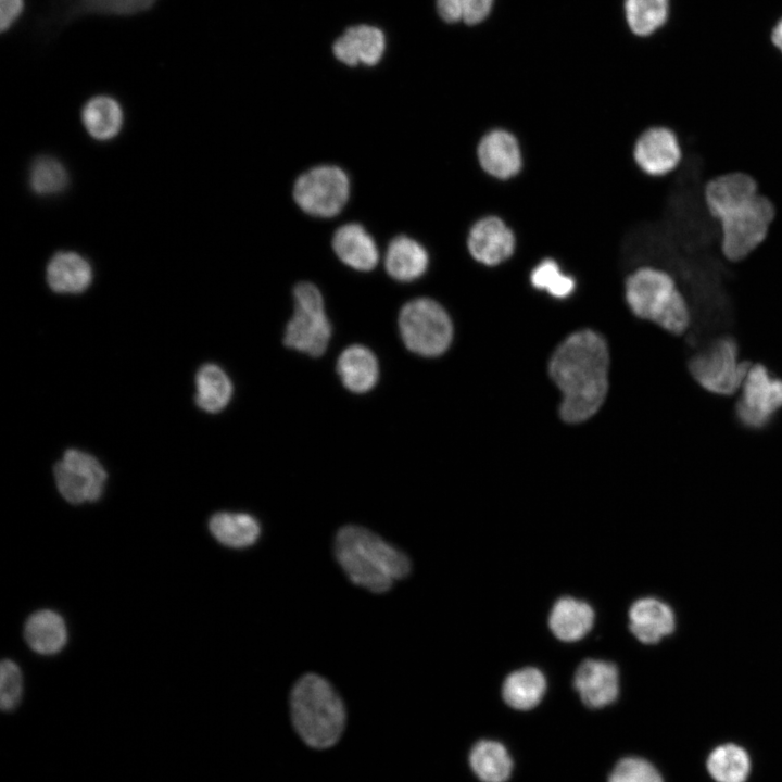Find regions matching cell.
<instances>
[{
	"label": "cell",
	"instance_id": "1",
	"mask_svg": "<svg viewBox=\"0 0 782 782\" xmlns=\"http://www.w3.org/2000/svg\"><path fill=\"white\" fill-rule=\"evenodd\" d=\"M608 373L609 350L598 332L578 330L557 345L548 375L560 391L558 412L565 422H583L600 411L608 393Z\"/></svg>",
	"mask_w": 782,
	"mask_h": 782
},
{
	"label": "cell",
	"instance_id": "2",
	"mask_svg": "<svg viewBox=\"0 0 782 782\" xmlns=\"http://www.w3.org/2000/svg\"><path fill=\"white\" fill-rule=\"evenodd\" d=\"M335 556L356 585L374 593L389 591L393 582L411 572V560L401 550L361 526L340 528L333 543Z\"/></svg>",
	"mask_w": 782,
	"mask_h": 782
},
{
	"label": "cell",
	"instance_id": "3",
	"mask_svg": "<svg viewBox=\"0 0 782 782\" xmlns=\"http://www.w3.org/2000/svg\"><path fill=\"white\" fill-rule=\"evenodd\" d=\"M622 295L630 312L661 329L682 335L691 323V304L676 277L667 269L641 265L623 279Z\"/></svg>",
	"mask_w": 782,
	"mask_h": 782
},
{
	"label": "cell",
	"instance_id": "4",
	"mask_svg": "<svg viewBox=\"0 0 782 782\" xmlns=\"http://www.w3.org/2000/svg\"><path fill=\"white\" fill-rule=\"evenodd\" d=\"M290 714L297 733L316 748L332 746L345 724V708L339 693L316 673H306L294 683Z\"/></svg>",
	"mask_w": 782,
	"mask_h": 782
},
{
	"label": "cell",
	"instance_id": "5",
	"mask_svg": "<svg viewBox=\"0 0 782 782\" xmlns=\"http://www.w3.org/2000/svg\"><path fill=\"white\" fill-rule=\"evenodd\" d=\"M399 328L406 348L421 356H439L451 345L453 324L446 310L431 298H416L400 311Z\"/></svg>",
	"mask_w": 782,
	"mask_h": 782
},
{
	"label": "cell",
	"instance_id": "6",
	"mask_svg": "<svg viewBox=\"0 0 782 782\" xmlns=\"http://www.w3.org/2000/svg\"><path fill=\"white\" fill-rule=\"evenodd\" d=\"M774 215L773 203L758 193L747 204L718 220L723 256L730 262H739L754 253L768 237Z\"/></svg>",
	"mask_w": 782,
	"mask_h": 782
},
{
	"label": "cell",
	"instance_id": "7",
	"mask_svg": "<svg viewBox=\"0 0 782 782\" xmlns=\"http://www.w3.org/2000/svg\"><path fill=\"white\" fill-rule=\"evenodd\" d=\"M293 299L294 312L286 326L283 343L299 352L319 356L331 337L323 295L315 285L303 281L294 287Z\"/></svg>",
	"mask_w": 782,
	"mask_h": 782
},
{
	"label": "cell",
	"instance_id": "8",
	"mask_svg": "<svg viewBox=\"0 0 782 782\" xmlns=\"http://www.w3.org/2000/svg\"><path fill=\"white\" fill-rule=\"evenodd\" d=\"M346 173L336 165H318L301 174L293 185V200L308 215L329 218L338 215L350 197Z\"/></svg>",
	"mask_w": 782,
	"mask_h": 782
},
{
	"label": "cell",
	"instance_id": "9",
	"mask_svg": "<svg viewBox=\"0 0 782 782\" xmlns=\"http://www.w3.org/2000/svg\"><path fill=\"white\" fill-rule=\"evenodd\" d=\"M751 364L740 360L734 339L721 337L690 362V373L706 391L732 395L740 390Z\"/></svg>",
	"mask_w": 782,
	"mask_h": 782
},
{
	"label": "cell",
	"instance_id": "10",
	"mask_svg": "<svg viewBox=\"0 0 782 782\" xmlns=\"http://www.w3.org/2000/svg\"><path fill=\"white\" fill-rule=\"evenodd\" d=\"M160 0H50L46 13L39 18L42 37L52 38L64 27L81 17H129L147 13Z\"/></svg>",
	"mask_w": 782,
	"mask_h": 782
},
{
	"label": "cell",
	"instance_id": "11",
	"mask_svg": "<svg viewBox=\"0 0 782 782\" xmlns=\"http://www.w3.org/2000/svg\"><path fill=\"white\" fill-rule=\"evenodd\" d=\"M740 391L736 417L747 428H764L782 409V379L761 364L749 365Z\"/></svg>",
	"mask_w": 782,
	"mask_h": 782
},
{
	"label": "cell",
	"instance_id": "12",
	"mask_svg": "<svg viewBox=\"0 0 782 782\" xmlns=\"http://www.w3.org/2000/svg\"><path fill=\"white\" fill-rule=\"evenodd\" d=\"M56 488L71 504L98 501L104 490L106 472L92 455L70 449L53 467Z\"/></svg>",
	"mask_w": 782,
	"mask_h": 782
},
{
	"label": "cell",
	"instance_id": "13",
	"mask_svg": "<svg viewBox=\"0 0 782 782\" xmlns=\"http://www.w3.org/2000/svg\"><path fill=\"white\" fill-rule=\"evenodd\" d=\"M465 243L475 263L485 268H497L514 257L518 239L514 228L502 216L487 214L469 226Z\"/></svg>",
	"mask_w": 782,
	"mask_h": 782
},
{
	"label": "cell",
	"instance_id": "14",
	"mask_svg": "<svg viewBox=\"0 0 782 782\" xmlns=\"http://www.w3.org/2000/svg\"><path fill=\"white\" fill-rule=\"evenodd\" d=\"M476 159L482 173L500 182L514 180L525 167L519 137L502 126L492 127L481 135L476 146Z\"/></svg>",
	"mask_w": 782,
	"mask_h": 782
},
{
	"label": "cell",
	"instance_id": "15",
	"mask_svg": "<svg viewBox=\"0 0 782 782\" xmlns=\"http://www.w3.org/2000/svg\"><path fill=\"white\" fill-rule=\"evenodd\" d=\"M632 157L644 175L663 178L680 167L683 149L678 134L672 128L666 125H652L636 137Z\"/></svg>",
	"mask_w": 782,
	"mask_h": 782
},
{
	"label": "cell",
	"instance_id": "16",
	"mask_svg": "<svg viewBox=\"0 0 782 782\" xmlns=\"http://www.w3.org/2000/svg\"><path fill=\"white\" fill-rule=\"evenodd\" d=\"M759 193L756 180L744 172H730L711 178L704 187V202L717 220L747 204Z\"/></svg>",
	"mask_w": 782,
	"mask_h": 782
},
{
	"label": "cell",
	"instance_id": "17",
	"mask_svg": "<svg viewBox=\"0 0 782 782\" xmlns=\"http://www.w3.org/2000/svg\"><path fill=\"white\" fill-rule=\"evenodd\" d=\"M573 686L588 707L602 708L618 696V669L613 663L586 659L577 668Z\"/></svg>",
	"mask_w": 782,
	"mask_h": 782
},
{
	"label": "cell",
	"instance_id": "18",
	"mask_svg": "<svg viewBox=\"0 0 782 782\" xmlns=\"http://www.w3.org/2000/svg\"><path fill=\"white\" fill-rule=\"evenodd\" d=\"M384 49L382 30L369 25L349 27L332 45L336 59L348 66H374L381 61Z\"/></svg>",
	"mask_w": 782,
	"mask_h": 782
},
{
	"label": "cell",
	"instance_id": "19",
	"mask_svg": "<svg viewBox=\"0 0 782 782\" xmlns=\"http://www.w3.org/2000/svg\"><path fill=\"white\" fill-rule=\"evenodd\" d=\"M629 628L640 642L656 644L674 631L676 615L667 603L643 597L629 609Z\"/></svg>",
	"mask_w": 782,
	"mask_h": 782
},
{
	"label": "cell",
	"instance_id": "20",
	"mask_svg": "<svg viewBox=\"0 0 782 782\" xmlns=\"http://www.w3.org/2000/svg\"><path fill=\"white\" fill-rule=\"evenodd\" d=\"M331 243L339 260L353 269L371 270L379 262L376 241L357 223H349L339 227L333 234Z\"/></svg>",
	"mask_w": 782,
	"mask_h": 782
},
{
	"label": "cell",
	"instance_id": "21",
	"mask_svg": "<svg viewBox=\"0 0 782 782\" xmlns=\"http://www.w3.org/2000/svg\"><path fill=\"white\" fill-rule=\"evenodd\" d=\"M430 256L426 247L408 236L393 238L384 254L387 273L395 280L411 282L424 276L429 267Z\"/></svg>",
	"mask_w": 782,
	"mask_h": 782
},
{
	"label": "cell",
	"instance_id": "22",
	"mask_svg": "<svg viewBox=\"0 0 782 782\" xmlns=\"http://www.w3.org/2000/svg\"><path fill=\"white\" fill-rule=\"evenodd\" d=\"M46 277L52 291L77 294L90 286L92 268L89 262L76 252H58L48 263Z\"/></svg>",
	"mask_w": 782,
	"mask_h": 782
},
{
	"label": "cell",
	"instance_id": "23",
	"mask_svg": "<svg viewBox=\"0 0 782 782\" xmlns=\"http://www.w3.org/2000/svg\"><path fill=\"white\" fill-rule=\"evenodd\" d=\"M337 371L346 389L354 393H365L377 383L379 366L368 348L354 344L344 349L338 357Z\"/></svg>",
	"mask_w": 782,
	"mask_h": 782
},
{
	"label": "cell",
	"instance_id": "24",
	"mask_svg": "<svg viewBox=\"0 0 782 782\" xmlns=\"http://www.w3.org/2000/svg\"><path fill=\"white\" fill-rule=\"evenodd\" d=\"M67 628L63 617L54 610L41 609L28 617L24 638L28 646L41 655H53L67 643Z\"/></svg>",
	"mask_w": 782,
	"mask_h": 782
},
{
	"label": "cell",
	"instance_id": "25",
	"mask_svg": "<svg viewBox=\"0 0 782 782\" xmlns=\"http://www.w3.org/2000/svg\"><path fill=\"white\" fill-rule=\"evenodd\" d=\"M593 621L594 611L588 603L573 597H562L551 610L548 626L560 641L575 642L591 630Z\"/></svg>",
	"mask_w": 782,
	"mask_h": 782
},
{
	"label": "cell",
	"instance_id": "26",
	"mask_svg": "<svg viewBox=\"0 0 782 782\" xmlns=\"http://www.w3.org/2000/svg\"><path fill=\"white\" fill-rule=\"evenodd\" d=\"M209 529L220 544L232 548L252 546L261 535L258 520L247 513L218 512L210 518Z\"/></svg>",
	"mask_w": 782,
	"mask_h": 782
},
{
	"label": "cell",
	"instance_id": "27",
	"mask_svg": "<svg viewBox=\"0 0 782 782\" xmlns=\"http://www.w3.org/2000/svg\"><path fill=\"white\" fill-rule=\"evenodd\" d=\"M81 119L86 130L97 140H110L121 130L123 110L118 101L108 94L90 98L83 108Z\"/></svg>",
	"mask_w": 782,
	"mask_h": 782
},
{
	"label": "cell",
	"instance_id": "28",
	"mask_svg": "<svg viewBox=\"0 0 782 782\" xmlns=\"http://www.w3.org/2000/svg\"><path fill=\"white\" fill-rule=\"evenodd\" d=\"M528 282L535 291L556 300H565L577 290L576 276L554 256H543L534 263L528 273Z\"/></svg>",
	"mask_w": 782,
	"mask_h": 782
},
{
	"label": "cell",
	"instance_id": "29",
	"mask_svg": "<svg viewBox=\"0 0 782 782\" xmlns=\"http://www.w3.org/2000/svg\"><path fill=\"white\" fill-rule=\"evenodd\" d=\"M546 691L544 674L537 668L528 667L512 672L502 688L504 701L518 710H528L537 706Z\"/></svg>",
	"mask_w": 782,
	"mask_h": 782
},
{
	"label": "cell",
	"instance_id": "30",
	"mask_svg": "<svg viewBox=\"0 0 782 782\" xmlns=\"http://www.w3.org/2000/svg\"><path fill=\"white\" fill-rule=\"evenodd\" d=\"M197 405L207 413H218L229 403L232 383L228 375L215 364H205L195 376Z\"/></svg>",
	"mask_w": 782,
	"mask_h": 782
},
{
	"label": "cell",
	"instance_id": "31",
	"mask_svg": "<svg viewBox=\"0 0 782 782\" xmlns=\"http://www.w3.org/2000/svg\"><path fill=\"white\" fill-rule=\"evenodd\" d=\"M469 764L482 782H505L513 768L506 748L499 742L482 740L474 745Z\"/></svg>",
	"mask_w": 782,
	"mask_h": 782
},
{
	"label": "cell",
	"instance_id": "32",
	"mask_svg": "<svg viewBox=\"0 0 782 782\" xmlns=\"http://www.w3.org/2000/svg\"><path fill=\"white\" fill-rule=\"evenodd\" d=\"M751 761L747 753L734 744L715 748L707 759V769L717 782H745Z\"/></svg>",
	"mask_w": 782,
	"mask_h": 782
},
{
	"label": "cell",
	"instance_id": "33",
	"mask_svg": "<svg viewBox=\"0 0 782 782\" xmlns=\"http://www.w3.org/2000/svg\"><path fill=\"white\" fill-rule=\"evenodd\" d=\"M625 7L631 30L639 36H647L667 20L669 0H626Z\"/></svg>",
	"mask_w": 782,
	"mask_h": 782
},
{
	"label": "cell",
	"instance_id": "34",
	"mask_svg": "<svg viewBox=\"0 0 782 782\" xmlns=\"http://www.w3.org/2000/svg\"><path fill=\"white\" fill-rule=\"evenodd\" d=\"M29 182L31 189L38 194H55L65 189L68 184V175L58 160L41 156L31 166Z\"/></svg>",
	"mask_w": 782,
	"mask_h": 782
},
{
	"label": "cell",
	"instance_id": "35",
	"mask_svg": "<svg viewBox=\"0 0 782 782\" xmlns=\"http://www.w3.org/2000/svg\"><path fill=\"white\" fill-rule=\"evenodd\" d=\"M608 782H663L657 769L648 761L627 757L619 760L614 767Z\"/></svg>",
	"mask_w": 782,
	"mask_h": 782
},
{
	"label": "cell",
	"instance_id": "36",
	"mask_svg": "<svg viewBox=\"0 0 782 782\" xmlns=\"http://www.w3.org/2000/svg\"><path fill=\"white\" fill-rule=\"evenodd\" d=\"M23 694V676L20 667L11 659H4L0 668V706L2 710L14 709Z\"/></svg>",
	"mask_w": 782,
	"mask_h": 782
},
{
	"label": "cell",
	"instance_id": "37",
	"mask_svg": "<svg viewBox=\"0 0 782 782\" xmlns=\"http://www.w3.org/2000/svg\"><path fill=\"white\" fill-rule=\"evenodd\" d=\"M28 0H0V31L10 34L25 17Z\"/></svg>",
	"mask_w": 782,
	"mask_h": 782
},
{
	"label": "cell",
	"instance_id": "38",
	"mask_svg": "<svg viewBox=\"0 0 782 782\" xmlns=\"http://www.w3.org/2000/svg\"><path fill=\"white\" fill-rule=\"evenodd\" d=\"M493 0H462L463 20L466 24L474 25L484 20Z\"/></svg>",
	"mask_w": 782,
	"mask_h": 782
},
{
	"label": "cell",
	"instance_id": "39",
	"mask_svg": "<svg viewBox=\"0 0 782 782\" xmlns=\"http://www.w3.org/2000/svg\"><path fill=\"white\" fill-rule=\"evenodd\" d=\"M436 7L438 14L446 23L463 20L462 0H437Z\"/></svg>",
	"mask_w": 782,
	"mask_h": 782
},
{
	"label": "cell",
	"instance_id": "40",
	"mask_svg": "<svg viewBox=\"0 0 782 782\" xmlns=\"http://www.w3.org/2000/svg\"><path fill=\"white\" fill-rule=\"evenodd\" d=\"M771 37L773 45L782 52V18L773 28Z\"/></svg>",
	"mask_w": 782,
	"mask_h": 782
}]
</instances>
